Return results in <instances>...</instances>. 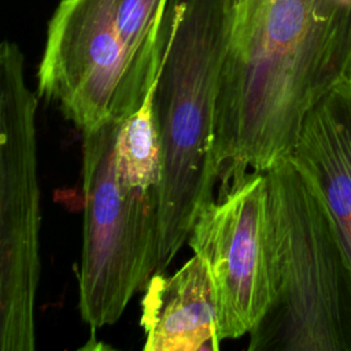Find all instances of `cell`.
<instances>
[{
  "label": "cell",
  "instance_id": "ba28073f",
  "mask_svg": "<svg viewBox=\"0 0 351 351\" xmlns=\"http://www.w3.org/2000/svg\"><path fill=\"white\" fill-rule=\"evenodd\" d=\"M140 325L145 351H217L218 303L206 262L193 254L176 273L154 274L144 288Z\"/></svg>",
  "mask_w": 351,
  "mask_h": 351
},
{
  "label": "cell",
  "instance_id": "3957f363",
  "mask_svg": "<svg viewBox=\"0 0 351 351\" xmlns=\"http://www.w3.org/2000/svg\"><path fill=\"white\" fill-rule=\"evenodd\" d=\"M267 182L271 303L251 351H351V258L315 184L285 156Z\"/></svg>",
  "mask_w": 351,
  "mask_h": 351
},
{
  "label": "cell",
  "instance_id": "8992f818",
  "mask_svg": "<svg viewBox=\"0 0 351 351\" xmlns=\"http://www.w3.org/2000/svg\"><path fill=\"white\" fill-rule=\"evenodd\" d=\"M117 5L118 0H60L48 23L37 96L82 133L137 111L158 78L128 49Z\"/></svg>",
  "mask_w": 351,
  "mask_h": 351
},
{
  "label": "cell",
  "instance_id": "52a82bcc",
  "mask_svg": "<svg viewBox=\"0 0 351 351\" xmlns=\"http://www.w3.org/2000/svg\"><path fill=\"white\" fill-rule=\"evenodd\" d=\"M188 244L211 273L221 340L250 335L271 303L267 182L250 173L197 214Z\"/></svg>",
  "mask_w": 351,
  "mask_h": 351
},
{
  "label": "cell",
  "instance_id": "6da1fadb",
  "mask_svg": "<svg viewBox=\"0 0 351 351\" xmlns=\"http://www.w3.org/2000/svg\"><path fill=\"white\" fill-rule=\"evenodd\" d=\"M348 81L351 0H250L230 10L217 100V197L289 156L308 112Z\"/></svg>",
  "mask_w": 351,
  "mask_h": 351
},
{
  "label": "cell",
  "instance_id": "9c48e42d",
  "mask_svg": "<svg viewBox=\"0 0 351 351\" xmlns=\"http://www.w3.org/2000/svg\"><path fill=\"white\" fill-rule=\"evenodd\" d=\"M291 156L321 192L351 258V81L308 112Z\"/></svg>",
  "mask_w": 351,
  "mask_h": 351
},
{
  "label": "cell",
  "instance_id": "30bf717a",
  "mask_svg": "<svg viewBox=\"0 0 351 351\" xmlns=\"http://www.w3.org/2000/svg\"><path fill=\"white\" fill-rule=\"evenodd\" d=\"M250 0H228V4H229V8L230 10H236L241 5H244L245 3H248Z\"/></svg>",
  "mask_w": 351,
  "mask_h": 351
},
{
  "label": "cell",
  "instance_id": "7a4b0ae2",
  "mask_svg": "<svg viewBox=\"0 0 351 351\" xmlns=\"http://www.w3.org/2000/svg\"><path fill=\"white\" fill-rule=\"evenodd\" d=\"M229 33L228 0H170L154 93L162 165L155 274L166 271L215 199L217 100Z\"/></svg>",
  "mask_w": 351,
  "mask_h": 351
},
{
  "label": "cell",
  "instance_id": "5b68a950",
  "mask_svg": "<svg viewBox=\"0 0 351 351\" xmlns=\"http://www.w3.org/2000/svg\"><path fill=\"white\" fill-rule=\"evenodd\" d=\"M16 43L0 45V350L36 348L40 284V185L36 111Z\"/></svg>",
  "mask_w": 351,
  "mask_h": 351
},
{
  "label": "cell",
  "instance_id": "277c9868",
  "mask_svg": "<svg viewBox=\"0 0 351 351\" xmlns=\"http://www.w3.org/2000/svg\"><path fill=\"white\" fill-rule=\"evenodd\" d=\"M119 123L82 133L78 310L92 332L121 318L158 263L160 159L117 147Z\"/></svg>",
  "mask_w": 351,
  "mask_h": 351
}]
</instances>
